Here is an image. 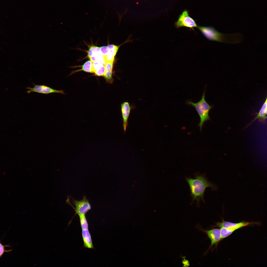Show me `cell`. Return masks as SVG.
Masks as SVG:
<instances>
[{
  "label": "cell",
  "mask_w": 267,
  "mask_h": 267,
  "mask_svg": "<svg viewBox=\"0 0 267 267\" xmlns=\"http://www.w3.org/2000/svg\"><path fill=\"white\" fill-rule=\"evenodd\" d=\"M212 139L209 130L204 131L197 137L190 141L188 145L190 149L196 152H207L211 145Z\"/></svg>",
  "instance_id": "cell-6"
},
{
  "label": "cell",
  "mask_w": 267,
  "mask_h": 267,
  "mask_svg": "<svg viewBox=\"0 0 267 267\" xmlns=\"http://www.w3.org/2000/svg\"><path fill=\"white\" fill-rule=\"evenodd\" d=\"M67 170L68 173L66 175H53L57 179L53 182L55 187L63 184H71L91 189L109 186L131 189V186L126 180H114L88 170H72L69 168H67Z\"/></svg>",
  "instance_id": "cell-1"
},
{
  "label": "cell",
  "mask_w": 267,
  "mask_h": 267,
  "mask_svg": "<svg viewBox=\"0 0 267 267\" xmlns=\"http://www.w3.org/2000/svg\"><path fill=\"white\" fill-rule=\"evenodd\" d=\"M199 95L203 108L206 113L211 111L219 100L216 92H205Z\"/></svg>",
  "instance_id": "cell-11"
},
{
  "label": "cell",
  "mask_w": 267,
  "mask_h": 267,
  "mask_svg": "<svg viewBox=\"0 0 267 267\" xmlns=\"http://www.w3.org/2000/svg\"><path fill=\"white\" fill-rule=\"evenodd\" d=\"M207 154L214 165L224 167L227 158L224 154V141H212Z\"/></svg>",
  "instance_id": "cell-5"
},
{
  "label": "cell",
  "mask_w": 267,
  "mask_h": 267,
  "mask_svg": "<svg viewBox=\"0 0 267 267\" xmlns=\"http://www.w3.org/2000/svg\"><path fill=\"white\" fill-rule=\"evenodd\" d=\"M163 141L175 145L187 146L185 125L180 120L174 122L165 131L163 137L161 139L143 143L138 151L142 150L151 144Z\"/></svg>",
  "instance_id": "cell-3"
},
{
  "label": "cell",
  "mask_w": 267,
  "mask_h": 267,
  "mask_svg": "<svg viewBox=\"0 0 267 267\" xmlns=\"http://www.w3.org/2000/svg\"><path fill=\"white\" fill-rule=\"evenodd\" d=\"M205 113L201 103H194L186 107L178 116L180 121L186 125L198 119Z\"/></svg>",
  "instance_id": "cell-8"
},
{
  "label": "cell",
  "mask_w": 267,
  "mask_h": 267,
  "mask_svg": "<svg viewBox=\"0 0 267 267\" xmlns=\"http://www.w3.org/2000/svg\"><path fill=\"white\" fill-rule=\"evenodd\" d=\"M215 92L219 98L218 102L227 111L230 113L237 98L239 92L225 89H218Z\"/></svg>",
  "instance_id": "cell-9"
},
{
  "label": "cell",
  "mask_w": 267,
  "mask_h": 267,
  "mask_svg": "<svg viewBox=\"0 0 267 267\" xmlns=\"http://www.w3.org/2000/svg\"><path fill=\"white\" fill-rule=\"evenodd\" d=\"M210 126V123L206 112L198 119L185 125L187 145L204 131L209 130Z\"/></svg>",
  "instance_id": "cell-4"
},
{
  "label": "cell",
  "mask_w": 267,
  "mask_h": 267,
  "mask_svg": "<svg viewBox=\"0 0 267 267\" xmlns=\"http://www.w3.org/2000/svg\"><path fill=\"white\" fill-rule=\"evenodd\" d=\"M226 124H211L209 131L212 141H224Z\"/></svg>",
  "instance_id": "cell-12"
},
{
  "label": "cell",
  "mask_w": 267,
  "mask_h": 267,
  "mask_svg": "<svg viewBox=\"0 0 267 267\" xmlns=\"http://www.w3.org/2000/svg\"><path fill=\"white\" fill-rule=\"evenodd\" d=\"M267 217V213L261 211L258 205L249 203L242 209V220L246 239V253L248 265L256 251V241L262 221Z\"/></svg>",
  "instance_id": "cell-2"
},
{
  "label": "cell",
  "mask_w": 267,
  "mask_h": 267,
  "mask_svg": "<svg viewBox=\"0 0 267 267\" xmlns=\"http://www.w3.org/2000/svg\"><path fill=\"white\" fill-rule=\"evenodd\" d=\"M229 113L219 102L210 112L206 113L211 124H227Z\"/></svg>",
  "instance_id": "cell-10"
},
{
  "label": "cell",
  "mask_w": 267,
  "mask_h": 267,
  "mask_svg": "<svg viewBox=\"0 0 267 267\" xmlns=\"http://www.w3.org/2000/svg\"><path fill=\"white\" fill-rule=\"evenodd\" d=\"M201 103L199 94L184 91L179 94L175 103V112L179 116L188 106Z\"/></svg>",
  "instance_id": "cell-7"
}]
</instances>
